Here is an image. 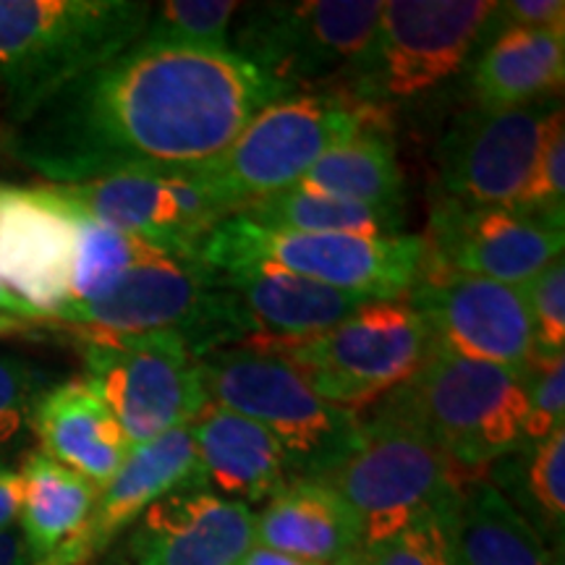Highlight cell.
<instances>
[{
	"instance_id": "obj_1",
	"label": "cell",
	"mask_w": 565,
	"mask_h": 565,
	"mask_svg": "<svg viewBox=\"0 0 565 565\" xmlns=\"http://www.w3.org/2000/svg\"><path fill=\"white\" fill-rule=\"evenodd\" d=\"M286 95L233 51L139 38L11 124L6 150L51 186L196 166Z\"/></svg>"
},
{
	"instance_id": "obj_2",
	"label": "cell",
	"mask_w": 565,
	"mask_h": 565,
	"mask_svg": "<svg viewBox=\"0 0 565 565\" xmlns=\"http://www.w3.org/2000/svg\"><path fill=\"white\" fill-rule=\"evenodd\" d=\"M370 126H387V118L345 89L294 92L265 105L215 158L166 171L200 189L225 221L246 204L291 189L324 152Z\"/></svg>"
},
{
	"instance_id": "obj_3",
	"label": "cell",
	"mask_w": 565,
	"mask_h": 565,
	"mask_svg": "<svg viewBox=\"0 0 565 565\" xmlns=\"http://www.w3.org/2000/svg\"><path fill=\"white\" fill-rule=\"evenodd\" d=\"M152 3L0 0V92L11 124L145 34Z\"/></svg>"
},
{
	"instance_id": "obj_4",
	"label": "cell",
	"mask_w": 565,
	"mask_h": 565,
	"mask_svg": "<svg viewBox=\"0 0 565 565\" xmlns=\"http://www.w3.org/2000/svg\"><path fill=\"white\" fill-rule=\"evenodd\" d=\"M494 9L498 0H387L343 89L385 118L427 103L466 74Z\"/></svg>"
},
{
	"instance_id": "obj_5",
	"label": "cell",
	"mask_w": 565,
	"mask_h": 565,
	"mask_svg": "<svg viewBox=\"0 0 565 565\" xmlns=\"http://www.w3.org/2000/svg\"><path fill=\"white\" fill-rule=\"evenodd\" d=\"M362 422V440L320 482L356 515L366 550L454 508L469 477L424 429L385 404H374Z\"/></svg>"
},
{
	"instance_id": "obj_6",
	"label": "cell",
	"mask_w": 565,
	"mask_h": 565,
	"mask_svg": "<svg viewBox=\"0 0 565 565\" xmlns=\"http://www.w3.org/2000/svg\"><path fill=\"white\" fill-rule=\"evenodd\" d=\"M377 404L424 429L463 475L490 469L524 445V372L471 362L435 343L414 377Z\"/></svg>"
},
{
	"instance_id": "obj_7",
	"label": "cell",
	"mask_w": 565,
	"mask_h": 565,
	"mask_svg": "<svg viewBox=\"0 0 565 565\" xmlns=\"http://www.w3.org/2000/svg\"><path fill=\"white\" fill-rule=\"evenodd\" d=\"M202 377L212 404L257 422L280 443L294 477H324L362 440V414L324 401L275 353L246 345L210 351Z\"/></svg>"
},
{
	"instance_id": "obj_8",
	"label": "cell",
	"mask_w": 565,
	"mask_h": 565,
	"mask_svg": "<svg viewBox=\"0 0 565 565\" xmlns=\"http://www.w3.org/2000/svg\"><path fill=\"white\" fill-rule=\"evenodd\" d=\"M424 238L299 233L225 217L202 242L200 259L215 270L265 265L364 299L401 301L412 294Z\"/></svg>"
},
{
	"instance_id": "obj_9",
	"label": "cell",
	"mask_w": 565,
	"mask_h": 565,
	"mask_svg": "<svg viewBox=\"0 0 565 565\" xmlns=\"http://www.w3.org/2000/svg\"><path fill=\"white\" fill-rule=\"evenodd\" d=\"M51 322L108 335L179 333L204 353L244 343V324L221 273L200 257L134 267L110 291L63 307Z\"/></svg>"
},
{
	"instance_id": "obj_10",
	"label": "cell",
	"mask_w": 565,
	"mask_h": 565,
	"mask_svg": "<svg viewBox=\"0 0 565 565\" xmlns=\"http://www.w3.org/2000/svg\"><path fill=\"white\" fill-rule=\"evenodd\" d=\"M66 330L79 343L84 380L121 424L129 448L186 427L210 404L202 359L183 335Z\"/></svg>"
},
{
	"instance_id": "obj_11",
	"label": "cell",
	"mask_w": 565,
	"mask_h": 565,
	"mask_svg": "<svg viewBox=\"0 0 565 565\" xmlns=\"http://www.w3.org/2000/svg\"><path fill=\"white\" fill-rule=\"evenodd\" d=\"M380 0L254 3L236 26L233 53L294 92L343 89L370 45Z\"/></svg>"
},
{
	"instance_id": "obj_12",
	"label": "cell",
	"mask_w": 565,
	"mask_h": 565,
	"mask_svg": "<svg viewBox=\"0 0 565 565\" xmlns=\"http://www.w3.org/2000/svg\"><path fill=\"white\" fill-rule=\"evenodd\" d=\"M429 349L433 335L406 299H370L335 328L267 353L296 366L324 401L359 414L414 377Z\"/></svg>"
},
{
	"instance_id": "obj_13",
	"label": "cell",
	"mask_w": 565,
	"mask_h": 565,
	"mask_svg": "<svg viewBox=\"0 0 565 565\" xmlns=\"http://www.w3.org/2000/svg\"><path fill=\"white\" fill-rule=\"evenodd\" d=\"M406 299L440 349L515 372L532 364L536 351L524 286L456 273L424 254Z\"/></svg>"
},
{
	"instance_id": "obj_14",
	"label": "cell",
	"mask_w": 565,
	"mask_h": 565,
	"mask_svg": "<svg viewBox=\"0 0 565 565\" xmlns=\"http://www.w3.org/2000/svg\"><path fill=\"white\" fill-rule=\"evenodd\" d=\"M561 97L521 108H466L450 124L437 150L445 200L469 207H513L532 173L550 116Z\"/></svg>"
},
{
	"instance_id": "obj_15",
	"label": "cell",
	"mask_w": 565,
	"mask_h": 565,
	"mask_svg": "<svg viewBox=\"0 0 565 565\" xmlns=\"http://www.w3.org/2000/svg\"><path fill=\"white\" fill-rule=\"evenodd\" d=\"M45 189L66 207L158 246L168 257H200L202 242L221 223L200 189L168 171H129Z\"/></svg>"
},
{
	"instance_id": "obj_16",
	"label": "cell",
	"mask_w": 565,
	"mask_h": 565,
	"mask_svg": "<svg viewBox=\"0 0 565 565\" xmlns=\"http://www.w3.org/2000/svg\"><path fill=\"white\" fill-rule=\"evenodd\" d=\"M565 233L513 207H469L435 202L424 254L450 270L524 286L563 257Z\"/></svg>"
},
{
	"instance_id": "obj_17",
	"label": "cell",
	"mask_w": 565,
	"mask_h": 565,
	"mask_svg": "<svg viewBox=\"0 0 565 565\" xmlns=\"http://www.w3.org/2000/svg\"><path fill=\"white\" fill-rule=\"evenodd\" d=\"M74 249V217L45 186H0V280L47 320L68 303Z\"/></svg>"
},
{
	"instance_id": "obj_18",
	"label": "cell",
	"mask_w": 565,
	"mask_h": 565,
	"mask_svg": "<svg viewBox=\"0 0 565 565\" xmlns=\"http://www.w3.org/2000/svg\"><path fill=\"white\" fill-rule=\"evenodd\" d=\"M257 545V513L202 487H183L139 515L134 565H233Z\"/></svg>"
},
{
	"instance_id": "obj_19",
	"label": "cell",
	"mask_w": 565,
	"mask_h": 565,
	"mask_svg": "<svg viewBox=\"0 0 565 565\" xmlns=\"http://www.w3.org/2000/svg\"><path fill=\"white\" fill-rule=\"evenodd\" d=\"M183 487H200L196 484V448L189 424L160 435L158 440L131 448L121 469L97 494L87 526L66 547L45 557V565L89 563L124 529L137 524L147 508Z\"/></svg>"
},
{
	"instance_id": "obj_20",
	"label": "cell",
	"mask_w": 565,
	"mask_h": 565,
	"mask_svg": "<svg viewBox=\"0 0 565 565\" xmlns=\"http://www.w3.org/2000/svg\"><path fill=\"white\" fill-rule=\"evenodd\" d=\"M236 301L246 349L273 351L335 328L370 299L343 294L278 267L249 265L217 270Z\"/></svg>"
},
{
	"instance_id": "obj_21",
	"label": "cell",
	"mask_w": 565,
	"mask_h": 565,
	"mask_svg": "<svg viewBox=\"0 0 565 565\" xmlns=\"http://www.w3.org/2000/svg\"><path fill=\"white\" fill-rule=\"evenodd\" d=\"M196 448V484L231 503H267L291 482L280 443L257 422L210 404L189 424Z\"/></svg>"
},
{
	"instance_id": "obj_22",
	"label": "cell",
	"mask_w": 565,
	"mask_h": 565,
	"mask_svg": "<svg viewBox=\"0 0 565 565\" xmlns=\"http://www.w3.org/2000/svg\"><path fill=\"white\" fill-rule=\"evenodd\" d=\"M30 427L42 454L89 479L97 490L110 482L131 450L121 424L84 377L47 387Z\"/></svg>"
},
{
	"instance_id": "obj_23",
	"label": "cell",
	"mask_w": 565,
	"mask_h": 565,
	"mask_svg": "<svg viewBox=\"0 0 565 565\" xmlns=\"http://www.w3.org/2000/svg\"><path fill=\"white\" fill-rule=\"evenodd\" d=\"M471 105L508 110L561 97L565 30H500L487 34L469 68Z\"/></svg>"
},
{
	"instance_id": "obj_24",
	"label": "cell",
	"mask_w": 565,
	"mask_h": 565,
	"mask_svg": "<svg viewBox=\"0 0 565 565\" xmlns=\"http://www.w3.org/2000/svg\"><path fill=\"white\" fill-rule=\"evenodd\" d=\"M257 545L315 565L362 550L356 515L320 479L294 477L257 513Z\"/></svg>"
},
{
	"instance_id": "obj_25",
	"label": "cell",
	"mask_w": 565,
	"mask_h": 565,
	"mask_svg": "<svg viewBox=\"0 0 565 565\" xmlns=\"http://www.w3.org/2000/svg\"><path fill=\"white\" fill-rule=\"evenodd\" d=\"M291 189L364 204L401 221L406 217L404 171L387 126H370L341 141L324 152Z\"/></svg>"
},
{
	"instance_id": "obj_26",
	"label": "cell",
	"mask_w": 565,
	"mask_h": 565,
	"mask_svg": "<svg viewBox=\"0 0 565 565\" xmlns=\"http://www.w3.org/2000/svg\"><path fill=\"white\" fill-rule=\"evenodd\" d=\"M456 565H561L490 479L463 484L454 519Z\"/></svg>"
},
{
	"instance_id": "obj_27",
	"label": "cell",
	"mask_w": 565,
	"mask_h": 565,
	"mask_svg": "<svg viewBox=\"0 0 565 565\" xmlns=\"http://www.w3.org/2000/svg\"><path fill=\"white\" fill-rule=\"evenodd\" d=\"M21 477H24V498H21L19 529L30 542L32 553L45 561L66 547L74 536H79L100 490L42 450L26 458Z\"/></svg>"
},
{
	"instance_id": "obj_28",
	"label": "cell",
	"mask_w": 565,
	"mask_h": 565,
	"mask_svg": "<svg viewBox=\"0 0 565 565\" xmlns=\"http://www.w3.org/2000/svg\"><path fill=\"white\" fill-rule=\"evenodd\" d=\"M490 482L532 524L547 547L563 550L565 526V427L534 445H521L490 466Z\"/></svg>"
},
{
	"instance_id": "obj_29",
	"label": "cell",
	"mask_w": 565,
	"mask_h": 565,
	"mask_svg": "<svg viewBox=\"0 0 565 565\" xmlns=\"http://www.w3.org/2000/svg\"><path fill=\"white\" fill-rule=\"evenodd\" d=\"M236 217L254 225L299 233H345V236H395L404 233L401 217L385 215L364 204L330 200V196L303 194L299 189L270 194L246 204Z\"/></svg>"
},
{
	"instance_id": "obj_30",
	"label": "cell",
	"mask_w": 565,
	"mask_h": 565,
	"mask_svg": "<svg viewBox=\"0 0 565 565\" xmlns=\"http://www.w3.org/2000/svg\"><path fill=\"white\" fill-rule=\"evenodd\" d=\"M66 207V204H63ZM76 228V249H74V267H71V288L68 303H84L97 299L105 291H110L126 273L134 267L158 263L168 254L160 252L158 246L141 242L129 233L113 231L108 225L92 221L82 212L71 210Z\"/></svg>"
},
{
	"instance_id": "obj_31",
	"label": "cell",
	"mask_w": 565,
	"mask_h": 565,
	"mask_svg": "<svg viewBox=\"0 0 565 565\" xmlns=\"http://www.w3.org/2000/svg\"><path fill=\"white\" fill-rule=\"evenodd\" d=\"M242 6L236 0H168L152 3L147 40L231 51V24Z\"/></svg>"
},
{
	"instance_id": "obj_32",
	"label": "cell",
	"mask_w": 565,
	"mask_h": 565,
	"mask_svg": "<svg viewBox=\"0 0 565 565\" xmlns=\"http://www.w3.org/2000/svg\"><path fill=\"white\" fill-rule=\"evenodd\" d=\"M513 210L565 228V118L563 108L550 116L529 181Z\"/></svg>"
},
{
	"instance_id": "obj_33",
	"label": "cell",
	"mask_w": 565,
	"mask_h": 565,
	"mask_svg": "<svg viewBox=\"0 0 565 565\" xmlns=\"http://www.w3.org/2000/svg\"><path fill=\"white\" fill-rule=\"evenodd\" d=\"M456 505L422 519L419 524L404 529L380 545L362 550L364 565H456Z\"/></svg>"
},
{
	"instance_id": "obj_34",
	"label": "cell",
	"mask_w": 565,
	"mask_h": 565,
	"mask_svg": "<svg viewBox=\"0 0 565 565\" xmlns=\"http://www.w3.org/2000/svg\"><path fill=\"white\" fill-rule=\"evenodd\" d=\"M524 445H534L565 427V353H534L524 370Z\"/></svg>"
},
{
	"instance_id": "obj_35",
	"label": "cell",
	"mask_w": 565,
	"mask_h": 565,
	"mask_svg": "<svg viewBox=\"0 0 565 565\" xmlns=\"http://www.w3.org/2000/svg\"><path fill=\"white\" fill-rule=\"evenodd\" d=\"M534 351L555 356L565 353V263L557 257L545 270L524 282Z\"/></svg>"
},
{
	"instance_id": "obj_36",
	"label": "cell",
	"mask_w": 565,
	"mask_h": 565,
	"mask_svg": "<svg viewBox=\"0 0 565 565\" xmlns=\"http://www.w3.org/2000/svg\"><path fill=\"white\" fill-rule=\"evenodd\" d=\"M51 387V377L17 356H0V448L11 445L30 427L40 395Z\"/></svg>"
},
{
	"instance_id": "obj_37",
	"label": "cell",
	"mask_w": 565,
	"mask_h": 565,
	"mask_svg": "<svg viewBox=\"0 0 565 565\" xmlns=\"http://www.w3.org/2000/svg\"><path fill=\"white\" fill-rule=\"evenodd\" d=\"M500 30H565L563 0H505L492 13L490 34Z\"/></svg>"
},
{
	"instance_id": "obj_38",
	"label": "cell",
	"mask_w": 565,
	"mask_h": 565,
	"mask_svg": "<svg viewBox=\"0 0 565 565\" xmlns=\"http://www.w3.org/2000/svg\"><path fill=\"white\" fill-rule=\"evenodd\" d=\"M21 498H24V477H21V469L0 463V534L19 526Z\"/></svg>"
},
{
	"instance_id": "obj_39",
	"label": "cell",
	"mask_w": 565,
	"mask_h": 565,
	"mask_svg": "<svg viewBox=\"0 0 565 565\" xmlns=\"http://www.w3.org/2000/svg\"><path fill=\"white\" fill-rule=\"evenodd\" d=\"M0 565H45L38 555L32 553L30 542L24 540L19 526L0 534Z\"/></svg>"
},
{
	"instance_id": "obj_40",
	"label": "cell",
	"mask_w": 565,
	"mask_h": 565,
	"mask_svg": "<svg viewBox=\"0 0 565 565\" xmlns=\"http://www.w3.org/2000/svg\"><path fill=\"white\" fill-rule=\"evenodd\" d=\"M0 315H11V317H19V320L40 322V324L51 322V320H47V317H42L38 309L30 307V303H26V301H21L13 291H9L3 280H0Z\"/></svg>"
},
{
	"instance_id": "obj_41",
	"label": "cell",
	"mask_w": 565,
	"mask_h": 565,
	"mask_svg": "<svg viewBox=\"0 0 565 565\" xmlns=\"http://www.w3.org/2000/svg\"><path fill=\"white\" fill-rule=\"evenodd\" d=\"M233 565H315V563L299 561V557H291V555H282L278 550L254 545L252 550H246V553Z\"/></svg>"
},
{
	"instance_id": "obj_42",
	"label": "cell",
	"mask_w": 565,
	"mask_h": 565,
	"mask_svg": "<svg viewBox=\"0 0 565 565\" xmlns=\"http://www.w3.org/2000/svg\"><path fill=\"white\" fill-rule=\"evenodd\" d=\"M42 328L40 322H26L19 317L0 315V338H13V335H34Z\"/></svg>"
},
{
	"instance_id": "obj_43",
	"label": "cell",
	"mask_w": 565,
	"mask_h": 565,
	"mask_svg": "<svg viewBox=\"0 0 565 565\" xmlns=\"http://www.w3.org/2000/svg\"><path fill=\"white\" fill-rule=\"evenodd\" d=\"M330 565H364V561H362V550H359V553L349 555V557H341V561H335V563H330Z\"/></svg>"
}]
</instances>
